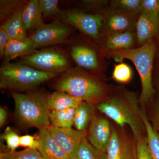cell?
<instances>
[{
	"mask_svg": "<svg viewBox=\"0 0 159 159\" xmlns=\"http://www.w3.org/2000/svg\"><path fill=\"white\" fill-rule=\"evenodd\" d=\"M137 42L142 46L147 43L159 31V20L142 11L136 25Z\"/></svg>",
	"mask_w": 159,
	"mask_h": 159,
	"instance_id": "cell-14",
	"label": "cell"
},
{
	"mask_svg": "<svg viewBox=\"0 0 159 159\" xmlns=\"http://www.w3.org/2000/svg\"><path fill=\"white\" fill-rule=\"evenodd\" d=\"M112 2L115 9L134 17L142 11V0H117Z\"/></svg>",
	"mask_w": 159,
	"mask_h": 159,
	"instance_id": "cell-26",
	"label": "cell"
},
{
	"mask_svg": "<svg viewBox=\"0 0 159 159\" xmlns=\"http://www.w3.org/2000/svg\"><path fill=\"white\" fill-rule=\"evenodd\" d=\"M36 50L34 43L29 36L23 39H10L6 46L2 64L11 62L17 57L28 56Z\"/></svg>",
	"mask_w": 159,
	"mask_h": 159,
	"instance_id": "cell-15",
	"label": "cell"
},
{
	"mask_svg": "<svg viewBox=\"0 0 159 159\" xmlns=\"http://www.w3.org/2000/svg\"><path fill=\"white\" fill-rule=\"evenodd\" d=\"M26 0H1L0 23L1 25L25 5Z\"/></svg>",
	"mask_w": 159,
	"mask_h": 159,
	"instance_id": "cell-24",
	"label": "cell"
},
{
	"mask_svg": "<svg viewBox=\"0 0 159 159\" xmlns=\"http://www.w3.org/2000/svg\"><path fill=\"white\" fill-rule=\"evenodd\" d=\"M141 116L147 133V144L154 159H159V136L147 118L144 109H141Z\"/></svg>",
	"mask_w": 159,
	"mask_h": 159,
	"instance_id": "cell-23",
	"label": "cell"
},
{
	"mask_svg": "<svg viewBox=\"0 0 159 159\" xmlns=\"http://www.w3.org/2000/svg\"><path fill=\"white\" fill-rule=\"evenodd\" d=\"M60 20L77 29L87 37L99 42L103 25V17L101 13H87L72 8L62 10Z\"/></svg>",
	"mask_w": 159,
	"mask_h": 159,
	"instance_id": "cell-7",
	"label": "cell"
},
{
	"mask_svg": "<svg viewBox=\"0 0 159 159\" xmlns=\"http://www.w3.org/2000/svg\"><path fill=\"white\" fill-rule=\"evenodd\" d=\"M42 16L39 6V0L28 1L23 7L22 18L28 34V33L31 34L45 25L43 21Z\"/></svg>",
	"mask_w": 159,
	"mask_h": 159,
	"instance_id": "cell-16",
	"label": "cell"
},
{
	"mask_svg": "<svg viewBox=\"0 0 159 159\" xmlns=\"http://www.w3.org/2000/svg\"><path fill=\"white\" fill-rule=\"evenodd\" d=\"M78 159H107L106 154L91 144L86 137L83 139L78 152Z\"/></svg>",
	"mask_w": 159,
	"mask_h": 159,
	"instance_id": "cell-25",
	"label": "cell"
},
{
	"mask_svg": "<svg viewBox=\"0 0 159 159\" xmlns=\"http://www.w3.org/2000/svg\"><path fill=\"white\" fill-rule=\"evenodd\" d=\"M10 38L6 31L0 26V57L3 60L4 57L6 46Z\"/></svg>",
	"mask_w": 159,
	"mask_h": 159,
	"instance_id": "cell-35",
	"label": "cell"
},
{
	"mask_svg": "<svg viewBox=\"0 0 159 159\" xmlns=\"http://www.w3.org/2000/svg\"><path fill=\"white\" fill-rule=\"evenodd\" d=\"M61 74L46 73L20 62L2 64L0 67V88L24 93L36 89L42 84Z\"/></svg>",
	"mask_w": 159,
	"mask_h": 159,
	"instance_id": "cell-2",
	"label": "cell"
},
{
	"mask_svg": "<svg viewBox=\"0 0 159 159\" xmlns=\"http://www.w3.org/2000/svg\"><path fill=\"white\" fill-rule=\"evenodd\" d=\"M58 0H39L40 9L43 16L53 20L60 19L62 10L58 8Z\"/></svg>",
	"mask_w": 159,
	"mask_h": 159,
	"instance_id": "cell-28",
	"label": "cell"
},
{
	"mask_svg": "<svg viewBox=\"0 0 159 159\" xmlns=\"http://www.w3.org/2000/svg\"><path fill=\"white\" fill-rule=\"evenodd\" d=\"M93 105L83 101L75 109L74 125L77 130L84 131L94 119Z\"/></svg>",
	"mask_w": 159,
	"mask_h": 159,
	"instance_id": "cell-21",
	"label": "cell"
},
{
	"mask_svg": "<svg viewBox=\"0 0 159 159\" xmlns=\"http://www.w3.org/2000/svg\"><path fill=\"white\" fill-rule=\"evenodd\" d=\"M19 62L46 73L61 74L73 66V61L67 51L58 46L36 50Z\"/></svg>",
	"mask_w": 159,
	"mask_h": 159,
	"instance_id": "cell-6",
	"label": "cell"
},
{
	"mask_svg": "<svg viewBox=\"0 0 159 159\" xmlns=\"http://www.w3.org/2000/svg\"><path fill=\"white\" fill-rule=\"evenodd\" d=\"M10 93L14 100L16 114L20 122L39 130L51 126V111L47 100L48 93L37 89L24 93Z\"/></svg>",
	"mask_w": 159,
	"mask_h": 159,
	"instance_id": "cell-3",
	"label": "cell"
},
{
	"mask_svg": "<svg viewBox=\"0 0 159 159\" xmlns=\"http://www.w3.org/2000/svg\"><path fill=\"white\" fill-rule=\"evenodd\" d=\"M75 109L70 108L62 110L51 111V125L57 128H72L74 125Z\"/></svg>",
	"mask_w": 159,
	"mask_h": 159,
	"instance_id": "cell-22",
	"label": "cell"
},
{
	"mask_svg": "<svg viewBox=\"0 0 159 159\" xmlns=\"http://www.w3.org/2000/svg\"><path fill=\"white\" fill-rule=\"evenodd\" d=\"M111 133L110 124L107 119L96 118L91 122L87 139L94 147L106 154Z\"/></svg>",
	"mask_w": 159,
	"mask_h": 159,
	"instance_id": "cell-12",
	"label": "cell"
},
{
	"mask_svg": "<svg viewBox=\"0 0 159 159\" xmlns=\"http://www.w3.org/2000/svg\"><path fill=\"white\" fill-rule=\"evenodd\" d=\"M97 108L121 127L128 125L136 140L143 137L142 131L145 126L138 100L133 94L111 97L99 103Z\"/></svg>",
	"mask_w": 159,
	"mask_h": 159,
	"instance_id": "cell-4",
	"label": "cell"
},
{
	"mask_svg": "<svg viewBox=\"0 0 159 159\" xmlns=\"http://www.w3.org/2000/svg\"><path fill=\"white\" fill-rule=\"evenodd\" d=\"M153 127L159 136V99L158 103L156 109L153 119Z\"/></svg>",
	"mask_w": 159,
	"mask_h": 159,
	"instance_id": "cell-36",
	"label": "cell"
},
{
	"mask_svg": "<svg viewBox=\"0 0 159 159\" xmlns=\"http://www.w3.org/2000/svg\"><path fill=\"white\" fill-rule=\"evenodd\" d=\"M23 7L0 26L5 29L10 39H23L29 36L25 29L22 18Z\"/></svg>",
	"mask_w": 159,
	"mask_h": 159,
	"instance_id": "cell-19",
	"label": "cell"
},
{
	"mask_svg": "<svg viewBox=\"0 0 159 159\" xmlns=\"http://www.w3.org/2000/svg\"><path fill=\"white\" fill-rule=\"evenodd\" d=\"M54 89L91 104L105 97L103 84L93 74L77 66L74 67L54 79Z\"/></svg>",
	"mask_w": 159,
	"mask_h": 159,
	"instance_id": "cell-1",
	"label": "cell"
},
{
	"mask_svg": "<svg viewBox=\"0 0 159 159\" xmlns=\"http://www.w3.org/2000/svg\"><path fill=\"white\" fill-rule=\"evenodd\" d=\"M106 156L107 159H135V152L129 144L122 140L115 129H112Z\"/></svg>",
	"mask_w": 159,
	"mask_h": 159,
	"instance_id": "cell-17",
	"label": "cell"
},
{
	"mask_svg": "<svg viewBox=\"0 0 159 159\" xmlns=\"http://www.w3.org/2000/svg\"><path fill=\"white\" fill-rule=\"evenodd\" d=\"M156 51L155 44L152 40L137 48L113 51L112 55L118 61L126 59L134 65L139 73L142 84V93L139 100L146 103L154 93L152 83L153 61Z\"/></svg>",
	"mask_w": 159,
	"mask_h": 159,
	"instance_id": "cell-5",
	"label": "cell"
},
{
	"mask_svg": "<svg viewBox=\"0 0 159 159\" xmlns=\"http://www.w3.org/2000/svg\"></svg>",
	"mask_w": 159,
	"mask_h": 159,
	"instance_id": "cell-38",
	"label": "cell"
},
{
	"mask_svg": "<svg viewBox=\"0 0 159 159\" xmlns=\"http://www.w3.org/2000/svg\"><path fill=\"white\" fill-rule=\"evenodd\" d=\"M0 159H43L37 149L27 148L20 151L1 152Z\"/></svg>",
	"mask_w": 159,
	"mask_h": 159,
	"instance_id": "cell-27",
	"label": "cell"
},
{
	"mask_svg": "<svg viewBox=\"0 0 159 159\" xmlns=\"http://www.w3.org/2000/svg\"><path fill=\"white\" fill-rule=\"evenodd\" d=\"M39 142L37 138L30 135H25L20 137V146L27 148L38 149Z\"/></svg>",
	"mask_w": 159,
	"mask_h": 159,
	"instance_id": "cell-33",
	"label": "cell"
},
{
	"mask_svg": "<svg viewBox=\"0 0 159 159\" xmlns=\"http://www.w3.org/2000/svg\"><path fill=\"white\" fill-rule=\"evenodd\" d=\"M20 137L10 127H7L1 138L6 141L9 150L14 151L20 146Z\"/></svg>",
	"mask_w": 159,
	"mask_h": 159,
	"instance_id": "cell-30",
	"label": "cell"
},
{
	"mask_svg": "<svg viewBox=\"0 0 159 159\" xmlns=\"http://www.w3.org/2000/svg\"><path fill=\"white\" fill-rule=\"evenodd\" d=\"M67 52L76 66L87 71L95 72L100 66L99 56L97 51L93 47L76 42L71 40L68 44Z\"/></svg>",
	"mask_w": 159,
	"mask_h": 159,
	"instance_id": "cell-9",
	"label": "cell"
},
{
	"mask_svg": "<svg viewBox=\"0 0 159 159\" xmlns=\"http://www.w3.org/2000/svg\"><path fill=\"white\" fill-rule=\"evenodd\" d=\"M36 138L39 142L37 150L43 159H70L48 128L40 129Z\"/></svg>",
	"mask_w": 159,
	"mask_h": 159,
	"instance_id": "cell-13",
	"label": "cell"
},
{
	"mask_svg": "<svg viewBox=\"0 0 159 159\" xmlns=\"http://www.w3.org/2000/svg\"><path fill=\"white\" fill-rule=\"evenodd\" d=\"M136 141L135 159H154L148 148L146 138L141 137Z\"/></svg>",
	"mask_w": 159,
	"mask_h": 159,
	"instance_id": "cell-31",
	"label": "cell"
},
{
	"mask_svg": "<svg viewBox=\"0 0 159 159\" xmlns=\"http://www.w3.org/2000/svg\"><path fill=\"white\" fill-rule=\"evenodd\" d=\"M49 130L70 159H78V150L86 132L73 129L57 128L51 125Z\"/></svg>",
	"mask_w": 159,
	"mask_h": 159,
	"instance_id": "cell-10",
	"label": "cell"
},
{
	"mask_svg": "<svg viewBox=\"0 0 159 159\" xmlns=\"http://www.w3.org/2000/svg\"><path fill=\"white\" fill-rule=\"evenodd\" d=\"M47 100L48 106L51 111L76 108L83 101L67 93L58 91L48 93Z\"/></svg>",
	"mask_w": 159,
	"mask_h": 159,
	"instance_id": "cell-18",
	"label": "cell"
},
{
	"mask_svg": "<svg viewBox=\"0 0 159 159\" xmlns=\"http://www.w3.org/2000/svg\"><path fill=\"white\" fill-rule=\"evenodd\" d=\"M133 72L132 69L127 64L120 63L116 65L113 71L112 78L120 83H127L131 80Z\"/></svg>",
	"mask_w": 159,
	"mask_h": 159,
	"instance_id": "cell-29",
	"label": "cell"
},
{
	"mask_svg": "<svg viewBox=\"0 0 159 159\" xmlns=\"http://www.w3.org/2000/svg\"><path fill=\"white\" fill-rule=\"evenodd\" d=\"M137 41L136 34L133 31H125L107 36L106 48L113 51L132 48Z\"/></svg>",
	"mask_w": 159,
	"mask_h": 159,
	"instance_id": "cell-20",
	"label": "cell"
},
{
	"mask_svg": "<svg viewBox=\"0 0 159 159\" xmlns=\"http://www.w3.org/2000/svg\"><path fill=\"white\" fill-rule=\"evenodd\" d=\"M73 27L61 20H53L49 24L37 29L29 34L33 41L36 50L68 44L73 38Z\"/></svg>",
	"mask_w": 159,
	"mask_h": 159,
	"instance_id": "cell-8",
	"label": "cell"
},
{
	"mask_svg": "<svg viewBox=\"0 0 159 159\" xmlns=\"http://www.w3.org/2000/svg\"><path fill=\"white\" fill-rule=\"evenodd\" d=\"M103 17L101 33L103 31L107 36L125 31H133L136 29L137 21L134 16L123 11L116 9Z\"/></svg>",
	"mask_w": 159,
	"mask_h": 159,
	"instance_id": "cell-11",
	"label": "cell"
},
{
	"mask_svg": "<svg viewBox=\"0 0 159 159\" xmlns=\"http://www.w3.org/2000/svg\"><path fill=\"white\" fill-rule=\"evenodd\" d=\"M7 119V112L2 107L0 108V126L2 127L5 125Z\"/></svg>",
	"mask_w": 159,
	"mask_h": 159,
	"instance_id": "cell-37",
	"label": "cell"
},
{
	"mask_svg": "<svg viewBox=\"0 0 159 159\" xmlns=\"http://www.w3.org/2000/svg\"><path fill=\"white\" fill-rule=\"evenodd\" d=\"M107 1L97 0H84L81 2V6L89 10L98 11L102 6L105 5Z\"/></svg>",
	"mask_w": 159,
	"mask_h": 159,
	"instance_id": "cell-34",
	"label": "cell"
},
{
	"mask_svg": "<svg viewBox=\"0 0 159 159\" xmlns=\"http://www.w3.org/2000/svg\"><path fill=\"white\" fill-rule=\"evenodd\" d=\"M142 11L159 20V0H142Z\"/></svg>",
	"mask_w": 159,
	"mask_h": 159,
	"instance_id": "cell-32",
	"label": "cell"
}]
</instances>
